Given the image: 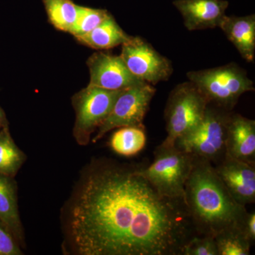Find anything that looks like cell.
I'll return each mask as SVG.
<instances>
[{"label": "cell", "mask_w": 255, "mask_h": 255, "mask_svg": "<svg viewBox=\"0 0 255 255\" xmlns=\"http://www.w3.org/2000/svg\"><path fill=\"white\" fill-rule=\"evenodd\" d=\"M50 23L60 31L69 32L78 16L79 5L72 0H42Z\"/></svg>", "instance_id": "cell-19"}, {"label": "cell", "mask_w": 255, "mask_h": 255, "mask_svg": "<svg viewBox=\"0 0 255 255\" xmlns=\"http://www.w3.org/2000/svg\"><path fill=\"white\" fill-rule=\"evenodd\" d=\"M155 93L153 85L145 82L122 90L110 114L97 128L92 142H98L107 132L117 128H145L143 120Z\"/></svg>", "instance_id": "cell-8"}, {"label": "cell", "mask_w": 255, "mask_h": 255, "mask_svg": "<svg viewBox=\"0 0 255 255\" xmlns=\"http://www.w3.org/2000/svg\"><path fill=\"white\" fill-rule=\"evenodd\" d=\"M7 127H9V122H8L4 111L0 107V128Z\"/></svg>", "instance_id": "cell-25"}, {"label": "cell", "mask_w": 255, "mask_h": 255, "mask_svg": "<svg viewBox=\"0 0 255 255\" xmlns=\"http://www.w3.org/2000/svg\"><path fill=\"white\" fill-rule=\"evenodd\" d=\"M122 90L87 86L73 97L75 112L73 136L78 145H87L92 134L110 114Z\"/></svg>", "instance_id": "cell-7"}, {"label": "cell", "mask_w": 255, "mask_h": 255, "mask_svg": "<svg viewBox=\"0 0 255 255\" xmlns=\"http://www.w3.org/2000/svg\"><path fill=\"white\" fill-rule=\"evenodd\" d=\"M172 4L179 11L189 31L219 28L226 16L227 0H174Z\"/></svg>", "instance_id": "cell-12"}, {"label": "cell", "mask_w": 255, "mask_h": 255, "mask_svg": "<svg viewBox=\"0 0 255 255\" xmlns=\"http://www.w3.org/2000/svg\"><path fill=\"white\" fill-rule=\"evenodd\" d=\"M193 162L192 156L175 146L160 145L155 150L153 162L139 167V172L161 195L184 205V189Z\"/></svg>", "instance_id": "cell-5"}, {"label": "cell", "mask_w": 255, "mask_h": 255, "mask_svg": "<svg viewBox=\"0 0 255 255\" xmlns=\"http://www.w3.org/2000/svg\"><path fill=\"white\" fill-rule=\"evenodd\" d=\"M120 27L112 14L87 34L77 39L85 46L97 50H108L122 46L130 38Z\"/></svg>", "instance_id": "cell-16"}, {"label": "cell", "mask_w": 255, "mask_h": 255, "mask_svg": "<svg viewBox=\"0 0 255 255\" xmlns=\"http://www.w3.org/2000/svg\"><path fill=\"white\" fill-rule=\"evenodd\" d=\"M219 28L242 58L248 63H254L255 58V14L247 16H226Z\"/></svg>", "instance_id": "cell-14"}, {"label": "cell", "mask_w": 255, "mask_h": 255, "mask_svg": "<svg viewBox=\"0 0 255 255\" xmlns=\"http://www.w3.org/2000/svg\"><path fill=\"white\" fill-rule=\"evenodd\" d=\"M0 221L6 226L20 246H24V235L18 211L14 177L0 174Z\"/></svg>", "instance_id": "cell-15"}, {"label": "cell", "mask_w": 255, "mask_h": 255, "mask_svg": "<svg viewBox=\"0 0 255 255\" xmlns=\"http://www.w3.org/2000/svg\"><path fill=\"white\" fill-rule=\"evenodd\" d=\"M107 10L79 6L78 16L69 33L75 38L87 34L110 16Z\"/></svg>", "instance_id": "cell-21"}, {"label": "cell", "mask_w": 255, "mask_h": 255, "mask_svg": "<svg viewBox=\"0 0 255 255\" xmlns=\"http://www.w3.org/2000/svg\"><path fill=\"white\" fill-rule=\"evenodd\" d=\"M187 77L209 105L228 112L233 110L243 94L255 91L254 82L237 63L193 70L187 73Z\"/></svg>", "instance_id": "cell-3"}, {"label": "cell", "mask_w": 255, "mask_h": 255, "mask_svg": "<svg viewBox=\"0 0 255 255\" xmlns=\"http://www.w3.org/2000/svg\"><path fill=\"white\" fill-rule=\"evenodd\" d=\"M184 205L194 230L215 237L228 228H242L248 213L221 182L213 164L194 157L184 189Z\"/></svg>", "instance_id": "cell-2"}, {"label": "cell", "mask_w": 255, "mask_h": 255, "mask_svg": "<svg viewBox=\"0 0 255 255\" xmlns=\"http://www.w3.org/2000/svg\"><path fill=\"white\" fill-rule=\"evenodd\" d=\"M219 255H249L251 241L242 228H228L214 237Z\"/></svg>", "instance_id": "cell-20"}, {"label": "cell", "mask_w": 255, "mask_h": 255, "mask_svg": "<svg viewBox=\"0 0 255 255\" xmlns=\"http://www.w3.org/2000/svg\"><path fill=\"white\" fill-rule=\"evenodd\" d=\"M208 105L205 97L189 80L174 87L164 111L167 137L161 145L174 146L177 139L193 130L204 118Z\"/></svg>", "instance_id": "cell-6"}, {"label": "cell", "mask_w": 255, "mask_h": 255, "mask_svg": "<svg viewBox=\"0 0 255 255\" xmlns=\"http://www.w3.org/2000/svg\"><path fill=\"white\" fill-rule=\"evenodd\" d=\"M26 158L24 152L13 140L9 127L0 128V174L14 177Z\"/></svg>", "instance_id": "cell-17"}, {"label": "cell", "mask_w": 255, "mask_h": 255, "mask_svg": "<svg viewBox=\"0 0 255 255\" xmlns=\"http://www.w3.org/2000/svg\"><path fill=\"white\" fill-rule=\"evenodd\" d=\"M192 223L139 167L102 163L87 174L69 207L66 233L80 255H182Z\"/></svg>", "instance_id": "cell-1"}, {"label": "cell", "mask_w": 255, "mask_h": 255, "mask_svg": "<svg viewBox=\"0 0 255 255\" xmlns=\"http://www.w3.org/2000/svg\"><path fill=\"white\" fill-rule=\"evenodd\" d=\"M214 169L238 204L246 206L255 203V164L225 157Z\"/></svg>", "instance_id": "cell-11"}, {"label": "cell", "mask_w": 255, "mask_h": 255, "mask_svg": "<svg viewBox=\"0 0 255 255\" xmlns=\"http://www.w3.org/2000/svg\"><path fill=\"white\" fill-rule=\"evenodd\" d=\"M182 255H219L214 237H191L183 247Z\"/></svg>", "instance_id": "cell-22"}, {"label": "cell", "mask_w": 255, "mask_h": 255, "mask_svg": "<svg viewBox=\"0 0 255 255\" xmlns=\"http://www.w3.org/2000/svg\"><path fill=\"white\" fill-rule=\"evenodd\" d=\"M121 58L138 80L152 85L167 81L173 73L172 62L140 36H130L122 45Z\"/></svg>", "instance_id": "cell-9"}, {"label": "cell", "mask_w": 255, "mask_h": 255, "mask_svg": "<svg viewBox=\"0 0 255 255\" xmlns=\"http://www.w3.org/2000/svg\"><path fill=\"white\" fill-rule=\"evenodd\" d=\"M243 231L248 239L251 243H254L255 241V214L252 212L248 213L247 215L244 226H243Z\"/></svg>", "instance_id": "cell-24"}, {"label": "cell", "mask_w": 255, "mask_h": 255, "mask_svg": "<svg viewBox=\"0 0 255 255\" xmlns=\"http://www.w3.org/2000/svg\"><path fill=\"white\" fill-rule=\"evenodd\" d=\"M87 64L90 74L88 86L122 90L143 82L129 71L120 55L94 53Z\"/></svg>", "instance_id": "cell-10"}, {"label": "cell", "mask_w": 255, "mask_h": 255, "mask_svg": "<svg viewBox=\"0 0 255 255\" xmlns=\"http://www.w3.org/2000/svg\"><path fill=\"white\" fill-rule=\"evenodd\" d=\"M145 128L122 127L111 137V148L118 155L132 157L137 155L146 145Z\"/></svg>", "instance_id": "cell-18"}, {"label": "cell", "mask_w": 255, "mask_h": 255, "mask_svg": "<svg viewBox=\"0 0 255 255\" xmlns=\"http://www.w3.org/2000/svg\"><path fill=\"white\" fill-rule=\"evenodd\" d=\"M230 114L228 111L209 104L200 123L177 139L174 146L193 157L205 159L211 164L219 163L226 156Z\"/></svg>", "instance_id": "cell-4"}, {"label": "cell", "mask_w": 255, "mask_h": 255, "mask_svg": "<svg viewBox=\"0 0 255 255\" xmlns=\"http://www.w3.org/2000/svg\"><path fill=\"white\" fill-rule=\"evenodd\" d=\"M21 246L9 231L0 221V255H22Z\"/></svg>", "instance_id": "cell-23"}, {"label": "cell", "mask_w": 255, "mask_h": 255, "mask_svg": "<svg viewBox=\"0 0 255 255\" xmlns=\"http://www.w3.org/2000/svg\"><path fill=\"white\" fill-rule=\"evenodd\" d=\"M255 164V122L241 114H230L226 156Z\"/></svg>", "instance_id": "cell-13"}]
</instances>
